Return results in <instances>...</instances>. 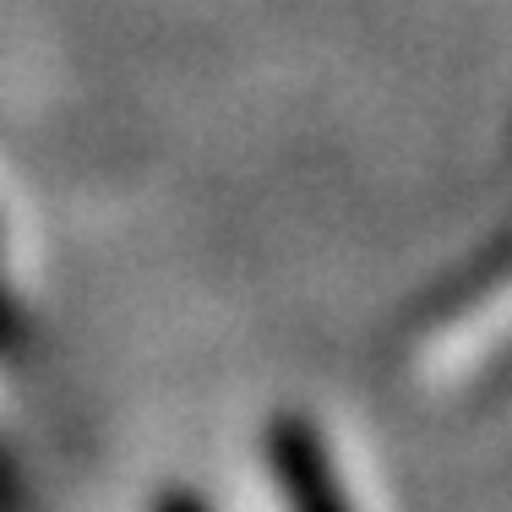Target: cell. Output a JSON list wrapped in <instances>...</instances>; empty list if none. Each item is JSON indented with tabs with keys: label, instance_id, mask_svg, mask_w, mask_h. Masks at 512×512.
Here are the masks:
<instances>
[{
	"label": "cell",
	"instance_id": "cell-1",
	"mask_svg": "<svg viewBox=\"0 0 512 512\" xmlns=\"http://www.w3.org/2000/svg\"><path fill=\"white\" fill-rule=\"evenodd\" d=\"M273 463H278V480H284V496L295 512H344L333 469H327L311 425H300V420L278 425L273 431Z\"/></svg>",
	"mask_w": 512,
	"mask_h": 512
},
{
	"label": "cell",
	"instance_id": "cell-2",
	"mask_svg": "<svg viewBox=\"0 0 512 512\" xmlns=\"http://www.w3.org/2000/svg\"><path fill=\"white\" fill-rule=\"evenodd\" d=\"M158 512H202V507H191V502H164Z\"/></svg>",
	"mask_w": 512,
	"mask_h": 512
}]
</instances>
